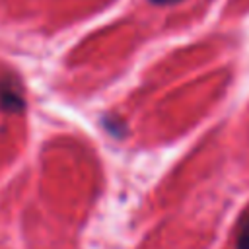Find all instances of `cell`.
Masks as SVG:
<instances>
[{"label":"cell","mask_w":249,"mask_h":249,"mask_svg":"<svg viewBox=\"0 0 249 249\" xmlns=\"http://www.w3.org/2000/svg\"><path fill=\"white\" fill-rule=\"evenodd\" d=\"M237 249H249V216L241 224V231L237 235Z\"/></svg>","instance_id":"6da1fadb"},{"label":"cell","mask_w":249,"mask_h":249,"mask_svg":"<svg viewBox=\"0 0 249 249\" xmlns=\"http://www.w3.org/2000/svg\"><path fill=\"white\" fill-rule=\"evenodd\" d=\"M158 4H171V2H179V0H154Z\"/></svg>","instance_id":"7a4b0ae2"}]
</instances>
